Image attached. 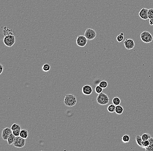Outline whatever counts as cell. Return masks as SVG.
Masks as SVG:
<instances>
[{"instance_id":"obj_31","label":"cell","mask_w":153,"mask_h":151,"mask_svg":"<svg viewBox=\"0 0 153 151\" xmlns=\"http://www.w3.org/2000/svg\"><path fill=\"white\" fill-rule=\"evenodd\" d=\"M149 24L151 26L153 25V18L150 19L149 20Z\"/></svg>"},{"instance_id":"obj_26","label":"cell","mask_w":153,"mask_h":151,"mask_svg":"<svg viewBox=\"0 0 153 151\" xmlns=\"http://www.w3.org/2000/svg\"><path fill=\"white\" fill-rule=\"evenodd\" d=\"M148 16L149 19L153 18V9L150 8L148 11Z\"/></svg>"},{"instance_id":"obj_15","label":"cell","mask_w":153,"mask_h":151,"mask_svg":"<svg viewBox=\"0 0 153 151\" xmlns=\"http://www.w3.org/2000/svg\"><path fill=\"white\" fill-rule=\"evenodd\" d=\"M150 142L149 146L146 148V151H153V138L151 137L149 140Z\"/></svg>"},{"instance_id":"obj_19","label":"cell","mask_w":153,"mask_h":151,"mask_svg":"<svg viewBox=\"0 0 153 151\" xmlns=\"http://www.w3.org/2000/svg\"><path fill=\"white\" fill-rule=\"evenodd\" d=\"M112 102H113V104H114L116 106H117L118 105H120V102H121V101H120V99L119 98L116 97H114L113 99Z\"/></svg>"},{"instance_id":"obj_24","label":"cell","mask_w":153,"mask_h":151,"mask_svg":"<svg viewBox=\"0 0 153 151\" xmlns=\"http://www.w3.org/2000/svg\"><path fill=\"white\" fill-rule=\"evenodd\" d=\"M99 85L102 88H106L108 85V83L105 81H102L99 84Z\"/></svg>"},{"instance_id":"obj_23","label":"cell","mask_w":153,"mask_h":151,"mask_svg":"<svg viewBox=\"0 0 153 151\" xmlns=\"http://www.w3.org/2000/svg\"><path fill=\"white\" fill-rule=\"evenodd\" d=\"M151 137V135L148 133H144L141 136V138L143 141L149 140L150 139Z\"/></svg>"},{"instance_id":"obj_18","label":"cell","mask_w":153,"mask_h":151,"mask_svg":"<svg viewBox=\"0 0 153 151\" xmlns=\"http://www.w3.org/2000/svg\"><path fill=\"white\" fill-rule=\"evenodd\" d=\"M143 141L141 138V136H140L139 135H137L136 136V141L137 145H139L140 147H142Z\"/></svg>"},{"instance_id":"obj_10","label":"cell","mask_w":153,"mask_h":151,"mask_svg":"<svg viewBox=\"0 0 153 151\" xmlns=\"http://www.w3.org/2000/svg\"><path fill=\"white\" fill-rule=\"evenodd\" d=\"M148 9L147 8H142L139 13L140 17L143 20H146V21H147L148 19H149L148 16Z\"/></svg>"},{"instance_id":"obj_3","label":"cell","mask_w":153,"mask_h":151,"mask_svg":"<svg viewBox=\"0 0 153 151\" xmlns=\"http://www.w3.org/2000/svg\"><path fill=\"white\" fill-rule=\"evenodd\" d=\"M15 37L14 34L5 36L3 39V42L6 46L11 47L15 43Z\"/></svg>"},{"instance_id":"obj_11","label":"cell","mask_w":153,"mask_h":151,"mask_svg":"<svg viewBox=\"0 0 153 151\" xmlns=\"http://www.w3.org/2000/svg\"><path fill=\"white\" fill-rule=\"evenodd\" d=\"M82 91L83 94L86 95H90L92 93V88L90 85L86 84L83 87Z\"/></svg>"},{"instance_id":"obj_20","label":"cell","mask_w":153,"mask_h":151,"mask_svg":"<svg viewBox=\"0 0 153 151\" xmlns=\"http://www.w3.org/2000/svg\"><path fill=\"white\" fill-rule=\"evenodd\" d=\"M11 129L12 131H15V130H21L22 128L21 126H19V125L17 124L16 123H14L12 125V126L11 127Z\"/></svg>"},{"instance_id":"obj_27","label":"cell","mask_w":153,"mask_h":151,"mask_svg":"<svg viewBox=\"0 0 153 151\" xmlns=\"http://www.w3.org/2000/svg\"><path fill=\"white\" fill-rule=\"evenodd\" d=\"M103 88H102L99 85H98V86H97L96 87H95V92L97 94H100V93H101L102 92V91H103Z\"/></svg>"},{"instance_id":"obj_5","label":"cell","mask_w":153,"mask_h":151,"mask_svg":"<svg viewBox=\"0 0 153 151\" xmlns=\"http://www.w3.org/2000/svg\"><path fill=\"white\" fill-rule=\"evenodd\" d=\"M25 139L21 137L20 136H16L14 140L13 145L14 147L18 148H23L25 145Z\"/></svg>"},{"instance_id":"obj_25","label":"cell","mask_w":153,"mask_h":151,"mask_svg":"<svg viewBox=\"0 0 153 151\" xmlns=\"http://www.w3.org/2000/svg\"><path fill=\"white\" fill-rule=\"evenodd\" d=\"M149 144H150V142L149 140H145V141H143L142 142V148L146 149L149 146Z\"/></svg>"},{"instance_id":"obj_28","label":"cell","mask_w":153,"mask_h":151,"mask_svg":"<svg viewBox=\"0 0 153 151\" xmlns=\"http://www.w3.org/2000/svg\"><path fill=\"white\" fill-rule=\"evenodd\" d=\"M124 39V36L120 34L119 35L117 36V41L118 42H121L122 41H123V40Z\"/></svg>"},{"instance_id":"obj_2","label":"cell","mask_w":153,"mask_h":151,"mask_svg":"<svg viewBox=\"0 0 153 151\" xmlns=\"http://www.w3.org/2000/svg\"><path fill=\"white\" fill-rule=\"evenodd\" d=\"M96 100L98 103L101 105H106L110 102V99L108 95L102 92L98 94V96L97 97Z\"/></svg>"},{"instance_id":"obj_8","label":"cell","mask_w":153,"mask_h":151,"mask_svg":"<svg viewBox=\"0 0 153 151\" xmlns=\"http://www.w3.org/2000/svg\"><path fill=\"white\" fill-rule=\"evenodd\" d=\"M125 47L128 50L133 49L135 46V43L133 39L131 38H127L124 42Z\"/></svg>"},{"instance_id":"obj_6","label":"cell","mask_w":153,"mask_h":151,"mask_svg":"<svg viewBox=\"0 0 153 151\" xmlns=\"http://www.w3.org/2000/svg\"><path fill=\"white\" fill-rule=\"evenodd\" d=\"M84 35L89 41L94 39L97 36V33L94 29L91 28H87L85 32Z\"/></svg>"},{"instance_id":"obj_30","label":"cell","mask_w":153,"mask_h":151,"mask_svg":"<svg viewBox=\"0 0 153 151\" xmlns=\"http://www.w3.org/2000/svg\"><path fill=\"white\" fill-rule=\"evenodd\" d=\"M3 69H4L3 66H2V65H1V64H0V75L2 74V72H3Z\"/></svg>"},{"instance_id":"obj_17","label":"cell","mask_w":153,"mask_h":151,"mask_svg":"<svg viewBox=\"0 0 153 151\" xmlns=\"http://www.w3.org/2000/svg\"><path fill=\"white\" fill-rule=\"evenodd\" d=\"M15 137L16 136L14 135L13 133L10 135V136L8 137V139L7 140L8 145H13V144L14 143V140Z\"/></svg>"},{"instance_id":"obj_14","label":"cell","mask_w":153,"mask_h":151,"mask_svg":"<svg viewBox=\"0 0 153 151\" xmlns=\"http://www.w3.org/2000/svg\"><path fill=\"white\" fill-rule=\"evenodd\" d=\"M124 112V108L123 107L120 105H118L117 106H116V108H115V112L116 114L118 115H121L123 113V112Z\"/></svg>"},{"instance_id":"obj_22","label":"cell","mask_w":153,"mask_h":151,"mask_svg":"<svg viewBox=\"0 0 153 151\" xmlns=\"http://www.w3.org/2000/svg\"><path fill=\"white\" fill-rule=\"evenodd\" d=\"M42 69L43 71L44 72H47L49 71L51 69V66L48 64H44L43 65Z\"/></svg>"},{"instance_id":"obj_4","label":"cell","mask_w":153,"mask_h":151,"mask_svg":"<svg viewBox=\"0 0 153 151\" xmlns=\"http://www.w3.org/2000/svg\"><path fill=\"white\" fill-rule=\"evenodd\" d=\"M141 41L145 43H149L152 41L153 36L151 33L147 31L142 32L140 35Z\"/></svg>"},{"instance_id":"obj_32","label":"cell","mask_w":153,"mask_h":151,"mask_svg":"<svg viewBox=\"0 0 153 151\" xmlns=\"http://www.w3.org/2000/svg\"><path fill=\"white\" fill-rule=\"evenodd\" d=\"M120 34V35H122L124 36V34L123 33H122V32H121V33Z\"/></svg>"},{"instance_id":"obj_1","label":"cell","mask_w":153,"mask_h":151,"mask_svg":"<svg viewBox=\"0 0 153 151\" xmlns=\"http://www.w3.org/2000/svg\"><path fill=\"white\" fill-rule=\"evenodd\" d=\"M76 97L73 94H67L65 96L64 100L65 105L67 107H71L76 104Z\"/></svg>"},{"instance_id":"obj_16","label":"cell","mask_w":153,"mask_h":151,"mask_svg":"<svg viewBox=\"0 0 153 151\" xmlns=\"http://www.w3.org/2000/svg\"><path fill=\"white\" fill-rule=\"evenodd\" d=\"M115 108H116L115 105H114V104H110L108 107L107 110L110 113H114V112H115Z\"/></svg>"},{"instance_id":"obj_13","label":"cell","mask_w":153,"mask_h":151,"mask_svg":"<svg viewBox=\"0 0 153 151\" xmlns=\"http://www.w3.org/2000/svg\"><path fill=\"white\" fill-rule=\"evenodd\" d=\"M20 136L24 139H27L28 136V131L26 129L21 130L20 132Z\"/></svg>"},{"instance_id":"obj_7","label":"cell","mask_w":153,"mask_h":151,"mask_svg":"<svg viewBox=\"0 0 153 151\" xmlns=\"http://www.w3.org/2000/svg\"><path fill=\"white\" fill-rule=\"evenodd\" d=\"M88 40L85 35H79L77 36L76 39V44L80 47H84L87 43Z\"/></svg>"},{"instance_id":"obj_12","label":"cell","mask_w":153,"mask_h":151,"mask_svg":"<svg viewBox=\"0 0 153 151\" xmlns=\"http://www.w3.org/2000/svg\"><path fill=\"white\" fill-rule=\"evenodd\" d=\"M3 34L4 36H5L7 35H12L13 34V33L12 29H9L7 26H5L4 27V29H3Z\"/></svg>"},{"instance_id":"obj_9","label":"cell","mask_w":153,"mask_h":151,"mask_svg":"<svg viewBox=\"0 0 153 151\" xmlns=\"http://www.w3.org/2000/svg\"><path fill=\"white\" fill-rule=\"evenodd\" d=\"M12 133V130L10 128H5L2 130V137L4 140H7L10 135Z\"/></svg>"},{"instance_id":"obj_21","label":"cell","mask_w":153,"mask_h":151,"mask_svg":"<svg viewBox=\"0 0 153 151\" xmlns=\"http://www.w3.org/2000/svg\"><path fill=\"white\" fill-rule=\"evenodd\" d=\"M130 140V137L128 135H125L122 137V141L124 143L129 142Z\"/></svg>"},{"instance_id":"obj_29","label":"cell","mask_w":153,"mask_h":151,"mask_svg":"<svg viewBox=\"0 0 153 151\" xmlns=\"http://www.w3.org/2000/svg\"><path fill=\"white\" fill-rule=\"evenodd\" d=\"M21 130H15L12 131V133L15 136H20V132Z\"/></svg>"}]
</instances>
